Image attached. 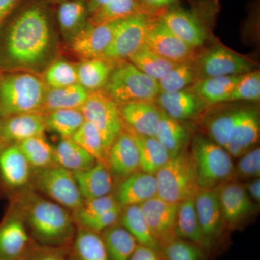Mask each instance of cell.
<instances>
[{"label":"cell","mask_w":260,"mask_h":260,"mask_svg":"<svg viewBox=\"0 0 260 260\" xmlns=\"http://www.w3.org/2000/svg\"><path fill=\"white\" fill-rule=\"evenodd\" d=\"M49 3L25 0L0 27V71L42 75L57 59L59 36Z\"/></svg>","instance_id":"6da1fadb"},{"label":"cell","mask_w":260,"mask_h":260,"mask_svg":"<svg viewBox=\"0 0 260 260\" xmlns=\"http://www.w3.org/2000/svg\"><path fill=\"white\" fill-rule=\"evenodd\" d=\"M30 197L22 205V211L34 240L49 247H68L77 230L69 211L52 200Z\"/></svg>","instance_id":"7a4b0ae2"},{"label":"cell","mask_w":260,"mask_h":260,"mask_svg":"<svg viewBox=\"0 0 260 260\" xmlns=\"http://www.w3.org/2000/svg\"><path fill=\"white\" fill-rule=\"evenodd\" d=\"M47 87L42 75L25 71L0 73V119L41 112Z\"/></svg>","instance_id":"3957f363"},{"label":"cell","mask_w":260,"mask_h":260,"mask_svg":"<svg viewBox=\"0 0 260 260\" xmlns=\"http://www.w3.org/2000/svg\"><path fill=\"white\" fill-rule=\"evenodd\" d=\"M200 189H211L232 181L234 165L226 150L209 138L198 135L191 144Z\"/></svg>","instance_id":"277c9868"},{"label":"cell","mask_w":260,"mask_h":260,"mask_svg":"<svg viewBox=\"0 0 260 260\" xmlns=\"http://www.w3.org/2000/svg\"><path fill=\"white\" fill-rule=\"evenodd\" d=\"M155 178L158 196L169 203L179 204L194 198L200 190L194 160L186 149L169 159Z\"/></svg>","instance_id":"5b68a950"},{"label":"cell","mask_w":260,"mask_h":260,"mask_svg":"<svg viewBox=\"0 0 260 260\" xmlns=\"http://www.w3.org/2000/svg\"><path fill=\"white\" fill-rule=\"evenodd\" d=\"M121 62L115 64L102 90L119 106L138 101L154 102L160 93L158 82L129 61Z\"/></svg>","instance_id":"8992f818"},{"label":"cell","mask_w":260,"mask_h":260,"mask_svg":"<svg viewBox=\"0 0 260 260\" xmlns=\"http://www.w3.org/2000/svg\"><path fill=\"white\" fill-rule=\"evenodd\" d=\"M85 121L97 128L107 155L116 138L124 130L119 107L103 90L89 92L88 99L80 109Z\"/></svg>","instance_id":"52a82bcc"},{"label":"cell","mask_w":260,"mask_h":260,"mask_svg":"<svg viewBox=\"0 0 260 260\" xmlns=\"http://www.w3.org/2000/svg\"><path fill=\"white\" fill-rule=\"evenodd\" d=\"M158 17L138 13L119 20L112 42L102 58L114 61L128 60L144 45L149 26Z\"/></svg>","instance_id":"ba28073f"},{"label":"cell","mask_w":260,"mask_h":260,"mask_svg":"<svg viewBox=\"0 0 260 260\" xmlns=\"http://www.w3.org/2000/svg\"><path fill=\"white\" fill-rule=\"evenodd\" d=\"M34 183L39 191L64 208L76 211L83 203L73 173L52 164L39 169Z\"/></svg>","instance_id":"9c48e42d"},{"label":"cell","mask_w":260,"mask_h":260,"mask_svg":"<svg viewBox=\"0 0 260 260\" xmlns=\"http://www.w3.org/2000/svg\"><path fill=\"white\" fill-rule=\"evenodd\" d=\"M198 78L244 75L254 70L255 64L225 48L216 47L205 52L194 64Z\"/></svg>","instance_id":"30bf717a"},{"label":"cell","mask_w":260,"mask_h":260,"mask_svg":"<svg viewBox=\"0 0 260 260\" xmlns=\"http://www.w3.org/2000/svg\"><path fill=\"white\" fill-rule=\"evenodd\" d=\"M37 245L23 218L13 212L0 223V259L26 260Z\"/></svg>","instance_id":"8fae6325"},{"label":"cell","mask_w":260,"mask_h":260,"mask_svg":"<svg viewBox=\"0 0 260 260\" xmlns=\"http://www.w3.org/2000/svg\"><path fill=\"white\" fill-rule=\"evenodd\" d=\"M145 43L159 55L176 64L191 61L194 57V48L174 35L159 17L150 23Z\"/></svg>","instance_id":"7c38bea8"},{"label":"cell","mask_w":260,"mask_h":260,"mask_svg":"<svg viewBox=\"0 0 260 260\" xmlns=\"http://www.w3.org/2000/svg\"><path fill=\"white\" fill-rule=\"evenodd\" d=\"M140 207L150 232L160 246L177 237L175 226L179 204L155 196Z\"/></svg>","instance_id":"4fadbf2b"},{"label":"cell","mask_w":260,"mask_h":260,"mask_svg":"<svg viewBox=\"0 0 260 260\" xmlns=\"http://www.w3.org/2000/svg\"><path fill=\"white\" fill-rule=\"evenodd\" d=\"M218 191L225 225L234 229L257 211V205L239 181H228Z\"/></svg>","instance_id":"5bb4252c"},{"label":"cell","mask_w":260,"mask_h":260,"mask_svg":"<svg viewBox=\"0 0 260 260\" xmlns=\"http://www.w3.org/2000/svg\"><path fill=\"white\" fill-rule=\"evenodd\" d=\"M159 19L174 35L194 49L203 45L206 40L204 24L194 10L174 7L166 10Z\"/></svg>","instance_id":"9a60e30c"},{"label":"cell","mask_w":260,"mask_h":260,"mask_svg":"<svg viewBox=\"0 0 260 260\" xmlns=\"http://www.w3.org/2000/svg\"><path fill=\"white\" fill-rule=\"evenodd\" d=\"M118 21L101 25L88 22L70 42L72 51L81 59L102 58L112 42Z\"/></svg>","instance_id":"2e32d148"},{"label":"cell","mask_w":260,"mask_h":260,"mask_svg":"<svg viewBox=\"0 0 260 260\" xmlns=\"http://www.w3.org/2000/svg\"><path fill=\"white\" fill-rule=\"evenodd\" d=\"M45 115L30 112L0 119V145L18 144L23 140L44 135L47 130Z\"/></svg>","instance_id":"e0dca14e"},{"label":"cell","mask_w":260,"mask_h":260,"mask_svg":"<svg viewBox=\"0 0 260 260\" xmlns=\"http://www.w3.org/2000/svg\"><path fill=\"white\" fill-rule=\"evenodd\" d=\"M124 124L135 134L155 137L160 119V109L153 102L138 101L119 105Z\"/></svg>","instance_id":"ac0fdd59"},{"label":"cell","mask_w":260,"mask_h":260,"mask_svg":"<svg viewBox=\"0 0 260 260\" xmlns=\"http://www.w3.org/2000/svg\"><path fill=\"white\" fill-rule=\"evenodd\" d=\"M195 210L202 229L212 242H215L225 223L218 188L200 189L194 198Z\"/></svg>","instance_id":"d6986e66"},{"label":"cell","mask_w":260,"mask_h":260,"mask_svg":"<svg viewBox=\"0 0 260 260\" xmlns=\"http://www.w3.org/2000/svg\"><path fill=\"white\" fill-rule=\"evenodd\" d=\"M107 164L111 174L124 179L140 170L139 151L129 130H123L113 143Z\"/></svg>","instance_id":"ffe728a7"},{"label":"cell","mask_w":260,"mask_h":260,"mask_svg":"<svg viewBox=\"0 0 260 260\" xmlns=\"http://www.w3.org/2000/svg\"><path fill=\"white\" fill-rule=\"evenodd\" d=\"M260 121L258 112L240 109L225 150L231 156L239 158L253 148L259 138Z\"/></svg>","instance_id":"44dd1931"},{"label":"cell","mask_w":260,"mask_h":260,"mask_svg":"<svg viewBox=\"0 0 260 260\" xmlns=\"http://www.w3.org/2000/svg\"><path fill=\"white\" fill-rule=\"evenodd\" d=\"M30 165L18 144L0 145V181L8 189H18L28 182Z\"/></svg>","instance_id":"7402d4cb"},{"label":"cell","mask_w":260,"mask_h":260,"mask_svg":"<svg viewBox=\"0 0 260 260\" xmlns=\"http://www.w3.org/2000/svg\"><path fill=\"white\" fill-rule=\"evenodd\" d=\"M155 196H158L155 175L138 171L124 179L115 197L121 208H125L141 205Z\"/></svg>","instance_id":"603a6c76"},{"label":"cell","mask_w":260,"mask_h":260,"mask_svg":"<svg viewBox=\"0 0 260 260\" xmlns=\"http://www.w3.org/2000/svg\"><path fill=\"white\" fill-rule=\"evenodd\" d=\"M89 17L86 0H64L58 3L56 21L65 42L70 44L86 26Z\"/></svg>","instance_id":"cb8c5ba5"},{"label":"cell","mask_w":260,"mask_h":260,"mask_svg":"<svg viewBox=\"0 0 260 260\" xmlns=\"http://www.w3.org/2000/svg\"><path fill=\"white\" fill-rule=\"evenodd\" d=\"M73 173L83 200L111 194L113 187L112 174L104 162L97 161L88 169Z\"/></svg>","instance_id":"d4e9b609"},{"label":"cell","mask_w":260,"mask_h":260,"mask_svg":"<svg viewBox=\"0 0 260 260\" xmlns=\"http://www.w3.org/2000/svg\"><path fill=\"white\" fill-rule=\"evenodd\" d=\"M176 237L194 243L208 250L213 242L205 235L202 229L195 210L194 198L181 202L178 208L175 226Z\"/></svg>","instance_id":"484cf974"},{"label":"cell","mask_w":260,"mask_h":260,"mask_svg":"<svg viewBox=\"0 0 260 260\" xmlns=\"http://www.w3.org/2000/svg\"><path fill=\"white\" fill-rule=\"evenodd\" d=\"M156 100L162 112L180 121L198 115L203 103L194 92L186 89L172 93H160Z\"/></svg>","instance_id":"4316f807"},{"label":"cell","mask_w":260,"mask_h":260,"mask_svg":"<svg viewBox=\"0 0 260 260\" xmlns=\"http://www.w3.org/2000/svg\"><path fill=\"white\" fill-rule=\"evenodd\" d=\"M68 260H109L100 234L78 227L66 248Z\"/></svg>","instance_id":"83f0119b"},{"label":"cell","mask_w":260,"mask_h":260,"mask_svg":"<svg viewBox=\"0 0 260 260\" xmlns=\"http://www.w3.org/2000/svg\"><path fill=\"white\" fill-rule=\"evenodd\" d=\"M116 62L104 58L81 59L76 64L78 84L88 92L102 90Z\"/></svg>","instance_id":"f1b7e54d"},{"label":"cell","mask_w":260,"mask_h":260,"mask_svg":"<svg viewBox=\"0 0 260 260\" xmlns=\"http://www.w3.org/2000/svg\"><path fill=\"white\" fill-rule=\"evenodd\" d=\"M89 92L80 84L59 88H48L41 113L59 109H80L88 99Z\"/></svg>","instance_id":"f546056e"},{"label":"cell","mask_w":260,"mask_h":260,"mask_svg":"<svg viewBox=\"0 0 260 260\" xmlns=\"http://www.w3.org/2000/svg\"><path fill=\"white\" fill-rule=\"evenodd\" d=\"M242 75L203 78L195 82L192 91L203 103L227 102Z\"/></svg>","instance_id":"4dcf8cb0"},{"label":"cell","mask_w":260,"mask_h":260,"mask_svg":"<svg viewBox=\"0 0 260 260\" xmlns=\"http://www.w3.org/2000/svg\"><path fill=\"white\" fill-rule=\"evenodd\" d=\"M155 138L165 148L170 158L186 150L189 133L180 121L172 119L161 110Z\"/></svg>","instance_id":"1f68e13d"},{"label":"cell","mask_w":260,"mask_h":260,"mask_svg":"<svg viewBox=\"0 0 260 260\" xmlns=\"http://www.w3.org/2000/svg\"><path fill=\"white\" fill-rule=\"evenodd\" d=\"M54 164L72 172L85 170L97 160L71 138L62 139L54 148Z\"/></svg>","instance_id":"d6a6232c"},{"label":"cell","mask_w":260,"mask_h":260,"mask_svg":"<svg viewBox=\"0 0 260 260\" xmlns=\"http://www.w3.org/2000/svg\"><path fill=\"white\" fill-rule=\"evenodd\" d=\"M130 133L139 151L140 171L155 175L171 158L167 150L155 137Z\"/></svg>","instance_id":"836d02e7"},{"label":"cell","mask_w":260,"mask_h":260,"mask_svg":"<svg viewBox=\"0 0 260 260\" xmlns=\"http://www.w3.org/2000/svg\"><path fill=\"white\" fill-rule=\"evenodd\" d=\"M109 260H128L138 243L121 225H114L101 233Z\"/></svg>","instance_id":"e575fe53"},{"label":"cell","mask_w":260,"mask_h":260,"mask_svg":"<svg viewBox=\"0 0 260 260\" xmlns=\"http://www.w3.org/2000/svg\"><path fill=\"white\" fill-rule=\"evenodd\" d=\"M120 217L121 226L133 236L138 244L160 252V246L150 232L140 205L125 207Z\"/></svg>","instance_id":"d590c367"},{"label":"cell","mask_w":260,"mask_h":260,"mask_svg":"<svg viewBox=\"0 0 260 260\" xmlns=\"http://www.w3.org/2000/svg\"><path fill=\"white\" fill-rule=\"evenodd\" d=\"M128 61L145 74L159 81L177 64L162 57L147 44L140 48Z\"/></svg>","instance_id":"8d00e7d4"},{"label":"cell","mask_w":260,"mask_h":260,"mask_svg":"<svg viewBox=\"0 0 260 260\" xmlns=\"http://www.w3.org/2000/svg\"><path fill=\"white\" fill-rule=\"evenodd\" d=\"M138 13L148 14L138 0H111L92 13L88 22L93 25H101L118 21Z\"/></svg>","instance_id":"74e56055"},{"label":"cell","mask_w":260,"mask_h":260,"mask_svg":"<svg viewBox=\"0 0 260 260\" xmlns=\"http://www.w3.org/2000/svg\"><path fill=\"white\" fill-rule=\"evenodd\" d=\"M44 115L47 129L59 135L62 139L71 138L85 121L80 109H59Z\"/></svg>","instance_id":"f35d334b"},{"label":"cell","mask_w":260,"mask_h":260,"mask_svg":"<svg viewBox=\"0 0 260 260\" xmlns=\"http://www.w3.org/2000/svg\"><path fill=\"white\" fill-rule=\"evenodd\" d=\"M18 145L30 167L42 169L54 164V148L44 135L23 140Z\"/></svg>","instance_id":"ab89813d"},{"label":"cell","mask_w":260,"mask_h":260,"mask_svg":"<svg viewBox=\"0 0 260 260\" xmlns=\"http://www.w3.org/2000/svg\"><path fill=\"white\" fill-rule=\"evenodd\" d=\"M194 64L191 61L177 64L158 81L160 93H172L184 90L198 79Z\"/></svg>","instance_id":"60d3db41"},{"label":"cell","mask_w":260,"mask_h":260,"mask_svg":"<svg viewBox=\"0 0 260 260\" xmlns=\"http://www.w3.org/2000/svg\"><path fill=\"white\" fill-rule=\"evenodd\" d=\"M71 139L93 156L97 161L107 164V153L102 136L91 122L84 121L79 129L71 137Z\"/></svg>","instance_id":"b9f144b4"},{"label":"cell","mask_w":260,"mask_h":260,"mask_svg":"<svg viewBox=\"0 0 260 260\" xmlns=\"http://www.w3.org/2000/svg\"><path fill=\"white\" fill-rule=\"evenodd\" d=\"M48 88H59L78 83L76 64L64 59H55L42 75Z\"/></svg>","instance_id":"7bdbcfd3"},{"label":"cell","mask_w":260,"mask_h":260,"mask_svg":"<svg viewBox=\"0 0 260 260\" xmlns=\"http://www.w3.org/2000/svg\"><path fill=\"white\" fill-rule=\"evenodd\" d=\"M160 254L162 260H206L203 248L179 237L160 246Z\"/></svg>","instance_id":"ee69618b"},{"label":"cell","mask_w":260,"mask_h":260,"mask_svg":"<svg viewBox=\"0 0 260 260\" xmlns=\"http://www.w3.org/2000/svg\"><path fill=\"white\" fill-rule=\"evenodd\" d=\"M239 110L224 113L214 117L208 124L210 140L225 148L237 123Z\"/></svg>","instance_id":"f6af8a7d"},{"label":"cell","mask_w":260,"mask_h":260,"mask_svg":"<svg viewBox=\"0 0 260 260\" xmlns=\"http://www.w3.org/2000/svg\"><path fill=\"white\" fill-rule=\"evenodd\" d=\"M259 99L260 72L259 70H254L242 75L227 102L237 101L256 102Z\"/></svg>","instance_id":"bcb514c9"},{"label":"cell","mask_w":260,"mask_h":260,"mask_svg":"<svg viewBox=\"0 0 260 260\" xmlns=\"http://www.w3.org/2000/svg\"><path fill=\"white\" fill-rule=\"evenodd\" d=\"M117 206L120 205L118 203L116 197L111 194L83 200V204L79 209L74 212L75 219L77 220L76 223L78 222V224H80L84 220L93 218Z\"/></svg>","instance_id":"7dc6e473"},{"label":"cell","mask_w":260,"mask_h":260,"mask_svg":"<svg viewBox=\"0 0 260 260\" xmlns=\"http://www.w3.org/2000/svg\"><path fill=\"white\" fill-rule=\"evenodd\" d=\"M260 149H251L240 157V160L234 167L232 181L251 180L259 178Z\"/></svg>","instance_id":"c3c4849f"},{"label":"cell","mask_w":260,"mask_h":260,"mask_svg":"<svg viewBox=\"0 0 260 260\" xmlns=\"http://www.w3.org/2000/svg\"><path fill=\"white\" fill-rule=\"evenodd\" d=\"M121 208V206L116 207L93 218L84 220L82 223L78 224L79 225L78 227L83 228V229L100 234L108 228L115 225L117 220L120 218Z\"/></svg>","instance_id":"681fc988"},{"label":"cell","mask_w":260,"mask_h":260,"mask_svg":"<svg viewBox=\"0 0 260 260\" xmlns=\"http://www.w3.org/2000/svg\"><path fill=\"white\" fill-rule=\"evenodd\" d=\"M26 260H68L66 248L49 247L38 244Z\"/></svg>","instance_id":"f907efd6"},{"label":"cell","mask_w":260,"mask_h":260,"mask_svg":"<svg viewBox=\"0 0 260 260\" xmlns=\"http://www.w3.org/2000/svg\"><path fill=\"white\" fill-rule=\"evenodd\" d=\"M149 15L160 16L166 10L174 8L179 0H138Z\"/></svg>","instance_id":"816d5d0a"},{"label":"cell","mask_w":260,"mask_h":260,"mask_svg":"<svg viewBox=\"0 0 260 260\" xmlns=\"http://www.w3.org/2000/svg\"><path fill=\"white\" fill-rule=\"evenodd\" d=\"M25 0H0V27Z\"/></svg>","instance_id":"f5cc1de1"},{"label":"cell","mask_w":260,"mask_h":260,"mask_svg":"<svg viewBox=\"0 0 260 260\" xmlns=\"http://www.w3.org/2000/svg\"><path fill=\"white\" fill-rule=\"evenodd\" d=\"M128 260H162L160 252L151 248L138 244Z\"/></svg>","instance_id":"db71d44e"},{"label":"cell","mask_w":260,"mask_h":260,"mask_svg":"<svg viewBox=\"0 0 260 260\" xmlns=\"http://www.w3.org/2000/svg\"><path fill=\"white\" fill-rule=\"evenodd\" d=\"M246 192L253 201L259 204L260 202V179L259 178L251 179L244 184Z\"/></svg>","instance_id":"11a10c76"},{"label":"cell","mask_w":260,"mask_h":260,"mask_svg":"<svg viewBox=\"0 0 260 260\" xmlns=\"http://www.w3.org/2000/svg\"><path fill=\"white\" fill-rule=\"evenodd\" d=\"M87 5H88V8L89 14L91 15L94 12L96 11L99 8H102L111 0H86Z\"/></svg>","instance_id":"9f6ffc18"},{"label":"cell","mask_w":260,"mask_h":260,"mask_svg":"<svg viewBox=\"0 0 260 260\" xmlns=\"http://www.w3.org/2000/svg\"><path fill=\"white\" fill-rule=\"evenodd\" d=\"M46 1L49 2V3H60L61 1H64V0H46Z\"/></svg>","instance_id":"6f0895ef"},{"label":"cell","mask_w":260,"mask_h":260,"mask_svg":"<svg viewBox=\"0 0 260 260\" xmlns=\"http://www.w3.org/2000/svg\"><path fill=\"white\" fill-rule=\"evenodd\" d=\"M0 260H3V259H0Z\"/></svg>","instance_id":"680465c9"},{"label":"cell","mask_w":260,"mask_h":260,"mask_svg":"<svg viewBox=\"0 0 260 260\" xmlns=\"http://www.w3.org/2000/svg\"><path fill=\"white\" fill-rule=\"evenodd\" d=\"M0 73H1V71H0Z\"/></svg>","instance_id":"91938a15"}]
</instances>
